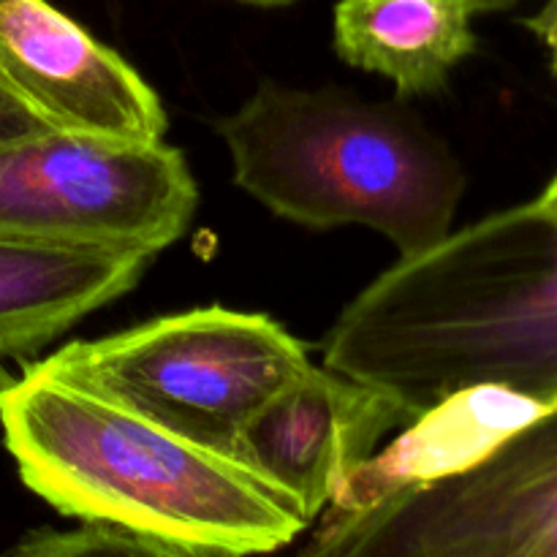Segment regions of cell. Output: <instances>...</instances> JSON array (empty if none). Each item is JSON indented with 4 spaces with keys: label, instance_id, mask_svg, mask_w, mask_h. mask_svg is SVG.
<instances>
[{
    "label": "cell",
    "instance_id": "obj_1",
    "mask_svg": "<svg viewBox=\"0 0 557 557\" xmlns=\"http://www.w3.org/2000/svg\"><path fill=\"white\" fill-rule=\"evenodd\" d=\"M326 368L424 417L471 389L557 403V210L528 201L381 272L324 341Z\"/></svg>",
    "mask_w": 557,
    "mask_h": 557
},
{
    "label": "cell",
    "instance_id": "obj_2",
    "mask_svg": "<svg viewBox=\"0 0 557 557\" xmlns=\"http://www.w3.org/2000/svg\"><path fill=\"white\" fill-rule=\"evenodd\" d=\"M22 484L60 511L212 557H272L310 528L232 451L190 441L44 362L0 386Z\"/></svg>",
    "mask_w": 557,
    "mask_h": 557
},
{
    "label": "cell",
    "instance_id": "obj_3",
    "mask_svg": "<svg viewBox=\"0 0 557 557\" xmlns=\"http://www.w3.org/2000/svg\"><path fill=\"white\" fill-rule=\"evenodd\" d=\"M234 183L308 228L368 226L400 259L451 232L466 190L460 161L403 103L264 82L218 123Z\"/></svg>",
    "mask_w": 557,
    "mask_h": 557
},
{
    "label": "cell",
    "instance_id": "obj_4",
    "mask_svg": "<svg viewBox=\"0 0 557 557\" xmlns=\"http://www.w3.org/2000/svg\"><path fill=\"white\" fill-rule=\"evenodd\" d=\"M190 441L232 451L243 424L308 370L302 341L264 313L199 308L76 341L41 359Z\"/></svg>",
    "mask_w": 557,
    "mask_h": 557
},
{
    "label": "cell",
    "instance_id": "obj_5",
    "mask_svg": "<svg viewBox=\"0 0 557 557\" xmlns=\"http://www.w3.org/2000/svg\"><path fill=\"white\" fill-rule=\"evenodd\" d=\"M272 557H557V403L468 466Z\"/></svg>",
    "mask_w": 557,
    "mask_h": 557
},
{
    "label": "cell",
    "instance_id": "obj_6",
    "mask_svg": "<svg viewBox=\"0 0 557 557\" xmlns=\"http://www.w3.org/2000/svg\"><path fill=\"white\" fill-rule=\"evenodd\" d=\"M199 190L166 141L44 131L0 145V237L161 253L194 221Z\"/></svg>",
    "mask_w": 557,
    "mask_h": 557
},
{
    "label": "cell",
    "instance_id": "obj_7",
    "mask_svg": "<svg viewBox=\"0 0 557 557\" xmlns=\"http://www.w3.org/2000/svg\"><path fill=\"white\" fill-rule=\"evenodd\" d=\"M0 82L52 131L163 141L169 128L139 71L49 0H0Z\"/></svg>",
    "mask_w": 557,
    "mask_h": 557
},
{
    "label": "cell",
    "instance_id": "obj_8",
    "mask_svg": "<svg viewBox=\"0 0 557 557\" xmlns=\"http://www.w3.org/2000/svg\"><path fill=\"white\" fill-rule=\"evenodd\" d=\"M413 422L395 397L310 364L243 424L232 455L313 525L381 441Z\"/></svg>",
    "mask_w": 557,
    "mask_h": 557
},
{
    "label": "cell",
    "instance_id": "obj_9",
    "mask_svg": "<svg viewBox=\"0 0 557 557\" xmlns=\"http://www.w3.org/2000/svg\"><path fill=\"white\" fill-rule=\"evenodd\" d=\"M139 250L41 245L0 237V359L27 357L141 281Z\"/></svg>",
    "mask_w": 557,
    "mask_h": 557
},
{
    "label": "cell",
    "instance_id": "obj_10",
    "mask_svg": "<svg viewBox=\"0 0 557 557\" xmlns=\"http://www.w3.org/2000/svg\"><path fill=\"white\" fill-rule=\"evenodd\" d=\"M479 14L482 0H337L335 49L395 82L400 98L430 96L476 49Z\"/></svg>",
    "mask_w": 557,
    "mask_h": 557
},
{
    "label": "cell",
    "instance_id": "obj_11",
    "mask_svg": "<svg viewBox=\"0 0 557 557\" xmlns=\"http://www.w3.org/2000/svg\"><path fill=\"white\" fill-rule=\"evenodd\" d=\"M3 557H212L161 539L139 536L112 525L82 522L74 531L38 528L25 533Z\"/></svg>",
    "mask_w": 557,
    "mask_h": 557
},
{
    "label": "cell",
    "instance_id": "obj_12",
    "mask_svg": "<svg viewBox=\"0 0 557 557\" xmlns=\"http://www.w3.org/2000/svg\"><path fill=\"white\" fill-rule=\"evenodd\" d=\"M44 131H52L41 117L30 112L25 107V101L14 96L9 87L0 82V145L3 141L25 139V136L44 134Z\"/></svg>",
    "mask_w": 557,
    "mask_h": 557
},
{
    "label": "cell",
    "instance_id": "obj_13",
    "mask_svg": "<svg viewBox=\"0 0 557 557\" xmlns=\"http://www.w3.org/2000/svg\"><path fill=\"white\" fill-rule=\"evenodd\" d=\"M525 27L544 44L549 54V69L557 76V0H547L533 16H528Z\"/></svg>",
    "mask_w": 557,
    "mask_h": 557
},
{
    "label": "cell",
    "instance_id": "obj_14",
    "mask_svg": "<svg viewBox=\"0 0 557 557\" xmlns=\"http://www.w3.org/2000/svg\"><path fill=\"white\" fill-rule=\"evenodd\" d=\"M539 201H542V205H547V207H555V210H557V174H555L553 180H549L547 188L542 190Z\"/></svg>",
    "mask_w": 557,
    "mask_h": 557
},
{
    "label": "cell",
    "instance_id": "obj_15",
    "mask_svg": "<svg viewBox=\"0 0 557 557\" xmlns=\"http://www.w3.org/2000/svg\"><path fill=\"white\" fill-rule=\"evenodd\" d=\"M243 3H256V5H283V3H292V0H243Z\"/></svg>",
    "mask_w": 557,
    "mask_h": 557
},
{
    "label": "cell",
    "instance_id": "obj_16",
    "mask_svg": "<svg viewBox=\"0 0 557 557\" xmlns=\"http://www.w3.org/2000/svg\"><path fill=\"white\" fill-rule=\"evenodd\" d=\"M515 3H520V0H498L500 9H509V5H515Z\"/></svg>",
    "mask_w": 557,
    "mask_h": 557
}]
</instances>
